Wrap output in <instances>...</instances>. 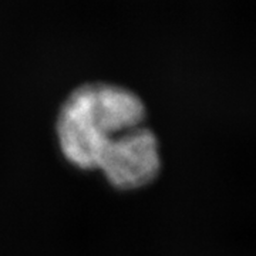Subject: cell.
Returning <instances> with one entry per match:
<instances>
[{"instance_id": "1", "label": "cell", "mask_w": 256, "mask_h": 256, "mask_svg": "<svg viewBox=\"0 0 256 256\" xmlns=\"http://www.w3.org/2000/svg\"><path fill=\"white\" fill-rule=\"evenodd\" d=\"M144 118V102L132 92L104 82L84 84L67 97L58 116L62 152L72 164L94 170L104 146L142 126Z\"/></svg>"}, {"instance_id": "2", "label": "cell", "mask_w": 256, "mask_h": 256, "mask_svg": "<svg viewBox=\"0 0 256 256\" xmlns=\"http://www.w3.org/2000/svg\"><path fill=\"white\" fill-rule=\"evenodd\" d=\"M160 166L156 137L144 126L114 138L104 146L96 164L120 190H134L150 184L160 172Z\"/></svg>"}]
</instances>
